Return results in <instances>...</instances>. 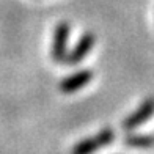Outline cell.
<instances>
[{
    "mask_svg": "<svg viewBox=\"0 0 154 154\" xmlns=\"http://www.w3.org/2000/svg\"><path fill=\"white\" fill-rule=\"evenodd\" d=\"M115 140V132L112 128H104L99 131V134H96L93 137H88L85 140H80L77 143L71 154H93L94 151L104 148V146L110 145Z\"/></svg>",
    "mask_w": 154,
    "mask_h": 154,
    "instance_id": "cell-1",
    "label": "cell"
},
{
    "mask_svg": "<svg viewBox=\"0 0 154 154\" xmlns=\"http://www.w3.org/2000/svg\"><path fill=\"white\" fill-rule=\"evenodd\" d=\"M69 30L71 25L68 22H60L54 30V41H52V60L54 61H63L66 60V46H68V38H69Z\"/></svg>",
    "mask_w": 154,
    "mask_h": 154,
    "instance_id": "cell-2",
    "label": "cell"
},
{
    "mask_svg": "<svg viewBox=\"0 0 154 154\" xmlns=\"http://www.w3.org/2000/svg\"><path fill=\"white\" fill-rule=\"evenodd\" d=\"M152 113H154V99L149 97V99H145L140 104V107L134 113H131L128 118H124V121L121 123V128L126 132H131L135 128H138L140 124H143L145 121H148L152 116Z\"/></svg>",
    "mask_w": 154,
    "mask_h": 154,
    "instance_id": "cell-3",
    "label": "cell"
},
{
    "mask_svg": "<svg viewBox=\"0 0 154 154\" xmlns=\"http://www.w3.org/2000/svg\"><path fill=\"white\" fill-rule=\"evenodd\" d=\"M93 72L90 69H82V71H77L72 75H68L65 77L61 82H60V91L65 93V94H71L77 90L83 88L85 85H88V82L91 80Z\"/></svg>",
    "mask_w": 154,
    "mask_h": 154,
    "instance_id": "cell-4",
    "label": "cell"
},
{
    "mask_svg": "<svg viewBox=\"0 0 154 154\" xmlns=\"http://www.w3.org/2000/svg\"><path fill=\"white\" fill-rule=\"evenodd\" d=\"M94 41H96V36L93 33H85L79 39V43L75 44V47L66 55L65 63H68V65H75V63L82 61L87 57V54L91 51V47L94 46Z\"/></svg>",
    "mask_w": 154,
    "mask_h": 154,
    "instance_id": "cell-5",
    "label": "cell"
},
{
    "mask_svg": "<svg viewBox=\"0 0 154 154\" xmlns=\"http://www.w3.org/2000/svg\"><path fill=\"white\" fill-rule=\"evenodd\" d=\"M123 142L126 146L131 148H152L154 146V137L152 135H146V134H128Z\"/></svg>",
    "mask_w": 154,
    "mask_h": 154,
    "instance_id": "cell-6",
    "label": "cell"
}]
</instances>
